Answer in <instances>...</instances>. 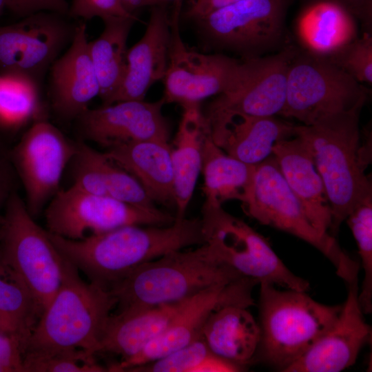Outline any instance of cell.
I'll list each match as a JSON object with an SVG mask.
<instances>
[{
  "label": "cell",
  "mask_w": 372,
  "mask_h": 372,
  "mask_svg": "<svg viewBox=\"0 0 372 372\" xmlns=\"http://www.w3.org/2000/svg\"><path fill=\"white\" fill-rule=\"evenodd\" d=\"M291 0H240L197 21L220 48L243 59L287 45L286 17Z\"/></svg>",
  "instance_id": "cell-12"
},
{
  "label": "cell",
  "mask_w": 372,
  "mask_h": 372,
  "mask_svg": "<svg viewBox=\"0 0 372 372\" xmlns=\"http://www.w3.org/2000/svg\"><path fill=\"white\" fill-rule=\"evenodd\" d=\"M72 164V185L88 193L143 207H155L140 183L104 152L77 142Z\"/></svg>",
  "instance_id": "cell-24"
},
{
  "label": "cell",
  "mask_w": 372,
  "mask_h": 372,
  "mask_svg": "<svg viewBox=\"0 0 372 372\" xmlns=\"http://www.w3.org/2000/svg\"><path fill=\"white\" fill-rule=\"evenodd\" d=\"M48 231L72 240L127 225L165 226L175 216L155 207L129 204L84 192L73 185L59 191L45 212Z\"/></svg>",
  "instance_id": "cell-11"
},
{
  "label": "cell",
  "mask_w": 372,
  "mask_h": 372,
  "mask_svg": "<svg viewBox=\"0 0 372 372\" xmlns=\"http://www.w3.org/2000/svg\"><path fill=\"white\" fill-rule=\"evenodd\" d=\"M66 17L41 11L0 25V72L26 76L41 83L74 37L77 23Z\"/></svg>",
  "instance_id": "cell-15"
},
{
  "label": "cell",
  "mask_w": 372,
  "mask_h": 372,
  "mask_svg": "<svg viewBox=\"0 0 372 372\" xmlns=\"http://www.w3.org/2000/svg\"><path fill=\"white\" fill-rule=\"evenodd\" d=\"M207 129L199 105L183 108L173 147L171 146L176 220L185 218L201 171L203 142Z\"/></svg>",
  "instance_id": "cell-27"
},
{
  "label": "cell",
  "mask_w": 372,
  "mask_h": 372,
  "mask_svg": "<svg viewBox=\"0 0 372 372\" xmlns=\"http://www.w3.org/2000/svg\"><path fill=\"white\" fill-rule=\"evenodd\" d=\"M368 94L365 86L328 59L298 48L289 65L280 115L310 125L327 116L364 105Z\"/></svg>",
  "instance_id": "cell-9"
},
{
  "label": "cell",
  "mask_w": 372,
  "mask_h": 372,
  "mask_svg": "<svg viewBox=\"0 0 372 372\" xmlns=\"http://www.w3.org/2000/svg\"><path fill=\"white\" fill-rule=\"evenodd\" d=\"M135 17H109L103 19L104 28L96 39L88 42L90 58L99 85L103 105H110L124 75L127 41Z\"/></svg>",
  "instance_id": "cell-30"
},
{
  "label": "cell",
  "mask_w": 372,
  "mask_h": 372,
  "mask_svg": "<svg viewBox=\"0 0 372 372\" xmlns=\"http://www.w3.org/2000/svg\"><path fill=\"white\" fill-rule=\"evenodd\" d=\"M295 125L273 116H240L215 143L229 156L258 165L271 156L275 144L294 136Z\"/></svg>",
  "instance_id": "cell-28"
},
{
  "label": "cell",
  "mask_w": 372,
  "mask_h": 372,
  "mask_svg": "<svg viewBox=\"0 0 372 372\" xmlns=\"http://www.w3.org/2000/svg\"><path fill=\"white\" fill-rule=\"evenodd\" d=\"M116 304L109 291L85 282L64 258L60 287L30 335L23 364L74 349L94 355Z\"/></svg>",
  "instance_id": "cell-3"
},
{
  "label": "cell",
  "mask_w": 372,
  "mask_h": 372,
  "mask_svg": "<svg viewBox=\"0 0 372 372\" xmlns=\"http://www.w3.org/2000/svg\"><path fill=\"white\" fill-rule=\"evenodd\" d=\"M363 105L335 113L310 125H295L319 173L331 210L329 231L335 237L353 207L372 194L364 174L369 154L360 145V113Z\"/></svg>",
  "instance_id": "cell-2"
},
{
  "label": "cell",
  "mask_w": 372,
  "mask_h": 372,
  "mask_svg": "<svg viewBox=\"0 0 372 372\" xmlns=\"http://www.w3.org/2000/svg\"><path fill=\"white\" fill-rule=\"evenodd\" d=\"M92 354L74 349L23 364L25 372H103L108 371L98 364Z\"/></svg>",
  "instance_id": "cell-35"
},
{
  "label": "cell",
  "mask_w": 372,
  "mask_h": 372,
  "mask_svg": "<svg viewBox=\"0 0 372 372\" xmlns=\"http://www.w3.org/2000/svg\"><path fill=\"white\" fill-rule=\"evenodd\" d=\"M255 280L242 278L231 283L205 289L183 301L165 330L133 357L111 365L108 371L130 369L161 358L192 342L201 335L211 313L226 305H254Z\"/></svg>",
  "instance_id": "cell-16"
},
{
  "label": "cell",
  "mask_w": 372,
  "mask_h": 372,
  "mask_svg": "<svg viewBox=\"0 0 372 372\" xmlns=\"http://www.w3.org/2000/svg\"><path fill=\"white\" fill-rule=\"evenodd\" d=\"M165 103L130 100L82 112L75 120L80 134L106 149L147 140L169 141V125L162 113Z\"/></svg>",
  "instance_id": "cell-17"
},
{
  "label": "cell",
  "mask_w": 372,
  "mask_h": 372,
  "mask_svg": "<svg viewBox=\"0 0 372 372\" xmlns=\"http://www.w3.org/2000/svg\"><path fill=\"white\" fill-rule=\"evenodd\" d=\"M355 240L364 279L358 300L364 314L372 312V194L360 200L345 220Z\"/></svg>",
  "instance_id": "cell-32"
},
{
  "label": "cell",
  "mask_w": 372,
  "mask_h": 372,
  "mask_svg": "<svg viewBox=\"0 0 372 372\" xmlns=\"http://www.w3.org/2000/svg\"><path fill=\"white\" fill-rule=\"evenodd\" d=\"M168 141L147 140L106 149L107 157L131 174L154 203L175 207L174 172Z\"/></svg>",
  "instance_id": "cell-23"
},
{
  "label": "cell",
  "mask_w": 372,
  "mask_h": 372,
  "mask_svg": "<svg viewBox=\"0 0 372 372\" xmlns=\"http://www.w3.org/2000/svg\"><path fill=\"white\" fill-rule=\"evenodd\" d=\"M48 114L40 83L26 76L0 72V132L14 134L48 119Z\"/></svg>",
  "instance_id": "cell-31"
},
{
  "label": "cell",
  "mask_w": 372,
  "mask_h": 372,
  "mask_svg": "<svg viewBox=\"0 0 372 372\" xmlns=\"http://www.w3.org/2000/svg\"><path fill=\"white\" fill-rule=\"evenodd\" d=\"M240 0H192L186 12L187 17L198 21L207 15Z\"/></svg>",
  "instance_id": "cell-40"
},
{
  "label": "cell",
  "mask_w": 372,
  "mask_h": 372,
  "mask_svg": "<svg viewBox=\"0 0 372 372\" xmlns=\"http://www.w3.org/2000/svg\"><path fill=\"white\" fill-rule=\"evenodd\" d=\"M169 40L170 16L164 5L156 4L152 8L144 34L127 50L123 80L111 104L144 100L150 87L163 79Z\"/></svg>",
  "instance_id": "cell-20"
},
{
  "label": "cell",
  "mask_w": 372,
  "mask_h": 372,
  "mask_svg": "<svg viewBox=\"0 0 372 372\" xmlns=\"http://www.w3.org/2000/svg\"><path fill=\"white\" fill-rule=\"evenodd\" d=\"M181 4V0H176L170 15L168 62L161 99L165 104L177 103L184 108L227 91L240 74L241 61L187 48L180 32Z\"/></svg>",
  "instance_id": "cell-13"
},
{
  "label": "cell",
  "mask_w": 372,
  "mask_h": 372,
  "mask_svg": "<svg viewBox=\"0 0 372 372\" xmlns=\"http://www.w3.org/2000/svg\"><path fill=\"white\" fill-rule=\"evenodd\" d=\"M308 1V0H306ZM346 6L362 23L364 32H371L372 0H335Z\"/></svg>",
  "instance_id": "cell-41"
},
{
  "label": "cell",
  "mask_w": 372,
  "mask_h": 372,
  "mask_svg": "<svg viewBox=\"0 0 372 372\" xmlns=\"http://www.w3.org/2000/svg\"><path fill=\"white\" fill-rule=\"evenodd\" d=\"M297 49L287 44L273 54L242 59L236 82L202 112L214 142L236 118L280 115L288 68Z\"/></svg>",
  "instance_id": "cell-8"
},
{
  "label": "cell",
  "mask_w": 372,
  "mask_h": 372,
  "mask_svg": "<svg viewBox=\"0 0 372 372\" xmlns=\"http://www.w3.org/2000/svg\"><path fill=\"white\" fill-rule=\"evenodd\" d=\"M17 178L8 151L0 146V218L9 198L17 191Z\"/></svg>",
  "instance_id": "cell-39"
},
{
  "label": "cell",
  "mask_w": 372,
  "mask_h": 372,
  "mask_svg": "<svg viewBox=\"0 0 372 372\" xmlns=\"http://www.w3.org/2000/svg\"><path fill=\"white\" fill-rule=\"evenodd\" d=\"M342 69L360 84L372 83V34L362 36L325 57Z\"/></svg>",
  "instance_id": "cell-33"
},
{
  "label": "cell",
  "mask_w": 372,
  "mask_h": 372,
  "mask_svg": "<svg viewBox=\"0 0 372 372\" xmlns=\"http://www.w3.org/2000/svg\"><path fill=\"white\" fill-rule=\"evenodd\" d=\"M242 278L222 263L204 243L194 249L169 252L141 265L109 291L119 311L179 302Z\"/></svg>",
  "instance_id": "cell-4"
},
{
  "label": "cell",
  "mask_w": 372,
  "mask_h": 372,
  "mask_svg": "<svg viewBox=\"0 0 372 372\" xmlns=\"http://www.w3.org/2000/svg\"><path fill=\"white\" fill-rule=\"evenodd\" d=\"M88 42L85 23L79 22L69 48L50 68L51 108L63 121L75 120L99 95Z\"/></svg>",
  "instance_id": "cell-19"
},
{
  "label": "cell",
  "mask_w": 372,
  "mask_h": 372,
  "mask_svg": "<svg viewBox=\"0 0 372 372\" xmlns=\"http://www.w3.org/2000/svg\"><path fill=\"white\" fill-rule=\"evenodd\" d=\"M213 353L201 335L189 344L154 361L130 369V372H200Z\"/></svg>",
  "instance_id": "cell-34"
},
{
  "label": "cell",
  "mask_w": 372,
  "mask_h": 372,
  "mask_svg": "<svg viewBox=\"0 0 372 372\" xmlns=\"http://www.w3.org/2000/svg\"><path fill=\"white\" fill-rule=\"evenodd\" d=\"M77 142L65 136L48 119L32 124L8 151L34 218L59 191L63 172L76 152Z\"/></svg>",
  "instance_id": "cell-14"
},
{
  "label": "cell",
  "mask_w": 372,
  "mask_h": 372,
  "mask_svg": "<svg viewBox=\"0 0 372 372\" xmlns=\"http://www.w3.org/2000/svg\"><path fill=\"white\" fill-rule=\"evenodd\" d=\"M68 17L90 20L99 17H135L123 7L121 0H72Z\"/></svg>",
  "instance_id": "cell-36"
},
{
  "label": "cell",
  "mask_w": 372,
  "mask_h": 372,
  "mask_svg": "<svg viewBox=\"0 0 372 372\" xmlns=\"http://www.w3.org/2000/svg\"><path fill=\"white\" fill-rule=\"evenodd\" d=\"M48 234L65 258L90 282L107 291L149 261L205 243L199 218L175 220L165 226L127 225L78 240Z\"/></svg>",
  "instance_id": "cell-1"
},
{
  "label": "cell",
  "mask_w": 372,
  "mask_h": 372,
  "mask_svg": "<svg viewBox=\"0 0 372 372\" xmlns=\"http://www.w3.org/2000/svg\"><path fill=\"white\" fill-rule=\"evenodd\" d=\"M260 336L258 321L247 307L238 305L213 311L201 332L214 354L245 369L254 362Z\"/></svg>",
  "instance_id": "cell-26"
},
{
  "label": "cell",
  "mask_w": 372,
  "mask_h": 372,
  "mask_svg": "<svg viewBox=\"0 0 372 372\" xmlns=\"http://www.w3.org/2000/svg\"><path fill=\"white\" fill-rule=\"evenodd\" d=\"M306 292L260 284V336L254 361L285 371L331 326L341 305L319 302Z\"/></svg>",
  "instance_id": "cell-5"
},
{
  "label": "cell",
  "mask_w": 372,
  "mask_h": 372,
  "mask_svg": "<svg viewBox=\"0 0 372 372\" xmlns=\"http://www.w3.org/2000/svg\"><path fill=\"white\" fill-rule=\"evenodd\" d=\"M69 8L66 0H7V8L22 18L41 11L68 17Z\"/></svg>",
  "instance_id": "cell-37"
},
{
  "label": "cell",
  "mask_w": 372,
  "mask_h": 372,
  "mask_svg": "<svg viewBox=\"0 0 372 372\" xmlns=\"http://www.w3.org/2000/svg\"><path fill=\"white\" fill-rule=\"evenodd\" d=\"M0 254L27 286L41 316L58 291L64 258L14 192L0 218Z\"/></svg>",
  "instance_id": "cell-6"
},
{
  "label": "cell",
  "mask_w": 372,
  "mask_h": 372,
  "mask_svg": "<svg viewBox=\"0 0 372 372\" xmlns=\"http://www.w3.org/2000/svg\"><path fill=\"white\" fill-rule=\"evenodd\" d=\"M6 8H7V0H0V17Z\"/></svg>",
  "instance_id": "cell-43"
},
{
  "label": "cell",
  "mask_w": 372,
  "mask_h": 372,
  "mask_svg": "<svg viewBox=\"0 0 372 372\" xmlns=\"http://www.w3.org/2000/svg\"><path fill=\"white\" fill-rule=\"evenodd\" d=\"M256 165L227 154L214 142L208 127L202 147L205 200L222 205L227 200H238L244 204L252 187Z\"/></svg>",
  "instance_id": "cell-29"
},
{
  "label": "cell",
  "mask_w": 372,
  "mask_h": 372,
  "mask_svg": "<svg viewBox=\"0 0 372 372\" xmlns=\"http://www.w3.org/2000/svg\"><path fill=\"white\" fill-rule=\"evenodd\" d=\"M200 220L205 243L242 277L298 291L309 289L308 280L293 273L263 236L222 205L205 200Z\"/></svg>",
  "instance_id": "cell-7"
},
{
  "label": "cell",
  "mask_w": 372,
  "mask_h": 372,
  "mask_svg": "<svg viewBox=\"0 0 372 372\" xmlns=\"http://www.w3.org/2000/svg\"><path fill=\"white\" fill-rule=\"evenodd\" d=\"M243 207L248 216L262 225L290 234L317 249L333 263L341 278L355 267L357 262L342 251L335 237L322 234L311 224L273 155L256 165Z\"/></svg>",
  "instance_id": "cell-10"
},
{
  "label": "cell",
  "mask_w": 372,
  "mask_h": 372,
  "mask_svg": "<svg viewBox=\"0 0 372 372\" xmlns=\"http://www.w3.org/2000/svg\"><path fill=\"white\" fill-rule=\"evenodd\" d=\"M24 371L23 350L17 339L0 332V372Z\"/></svg>",
  "instance_id": "cell-38"
},
{
  "label": "cell",
  "mask_w": 372,
  "mask_h": 372,
  "mask_svg": "<svg viewBox=\"0 0 372 372\" xmlns=\"http://www.w3.org/2000/svg\"><path fill=\"white\" fill-rule=\"evenodd\" d=\"M289 187L313 227L329 234L331 210L322 180L304 143L297 136L277 142L273 154Z\"/></svg>",
  "instance_id": "cell-21"
},
{
  "label": "cell",
  "mask_w": 372,
  "mask_h": 372,
  "mask_svg": "<svg viewBox=\"0 0 372 372\" xmlns=\"http://www.w3.org/2000/svg\"><path fill=\"white\" fill-rule=\"evenodd\" d=\"M347 296L331 326L285 372H339L353 365L371 341L358 294V274L347 282Z\"/></svg>",
  "instance_id": "cell-18"
},
{
  "label": "cell",
  "mask_w": 372,
  "mask_h": 372,
  "mask_svg": "<svg viewBox=\"0 0 372 372\" xmlns=\"http://www.w3.org/2000/svg\"><path fill=\"white\" fill-rule=\"evenodd\" d=\"M182 302L126 309L111 314L101 337L97 353L119 355L121 360L136 355L165 330Z\"/></svg>",
  "instance_id": "cell-25"
},
{
  "label": "cell",
  "mask_w": 372,
  "mask_h": 372,
  "mask_svg": "<svg viewBox=\"0 0 372 372\" xmlns=\"http://www.w3.org/2000/svg\"><path fill=\"white\" fill-rule=\"evenodd\" d=\"M357 20L337 1L308 0L293 25L298 48L328 57L359 37Z\"/></svg>",
  "instance_id": "cell-22"
},
{
  "label": "cell",
  "mask_w": 372,
  "mask_h": 372,
  "mask_svg": "<svg viewBox=\"0 0 372 372\" xmlns=\"http://www.w3.org/2000/svg\"><path fill=\"white\" fill-rule=\"evenodd\" d=\"M124 8L130 14L136 15L139 9L158 4L161 0H121Z\"/></svg>",
  "instance_id": "cell-42"
}]
</instances>
